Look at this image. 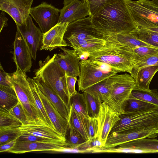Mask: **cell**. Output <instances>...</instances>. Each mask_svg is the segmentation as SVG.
Masks as SVG:
<instances>
[{"label":"cell","mask_w":158,"mask_h":158,"mask_svg":"<svg viewBox=\"0 0 158 158\" xmlns=\"http://www.w3.org/2000/svg\"><path fill=\"white\" fill-rule=\"evenodd\" d=\"M91 17L94 28L102 35L134 32L138 28L126 0H112Z\"/></svg>","instance_id":"6da1fadb"},{"label":"cell","mask_w":158,"mask_h":158,"mask_svg":"<svg viewBox=\"0 0 158 158\" xmlns=\"http://www.w3.org/2000/svg\"><path fill=\"white\" fill-rule=\"evenodd\" d=\"M39 67L34 71L35 80L40 81L56 93L70 110V97L67 87L66 74L56 61L54 55L39 61Z\"/></svg>","instance_id":"7a4b0ae2"},{"label":"cell","mask_w":158,"mask_h":158,"mask_svg":"<svg viewBox=\"0 0 158 158\" xmlns=\"http://www.w3.org/2000/svg\"><path fill=\"white\" fill-rule=\"evenodd\" d=\"M89 59L106 63L120 72L130 74L134 66L128 58L127 47L108 41L102 48L89 53Z\"/></svg>","instance_id":"3957f363"},{"label":"cell","mask_w":158,"mask_h":158,"mask_svg":"<svg viewBox=\"0 0 158 158\" xmlns=\"http://www.w3.org/2000/svg\"><path fill=\"white\" fill-rule=\"evenodd\" d=\"M120 119L110 133L158 129V108L135 112L123 113L120 114Z\"/></svg>","instance_id":"277c9868"},{"label":"cell","mask_w":158,"mask_h":158,"mask_svg":"<svg viewBox=\"0 0 158 158\" xmlns=\"http://www.w3.org/2000/svg\"><path fill=\"white\" fill-rule=\"evenodd\" d=\"M7 77L16 92L27 117L28 123L41 122L26 73L23 72L18 67H16V71L12 73H8Z\"/></svg>","instance_id":"5b68a950"},{"label":"cell","mask_w":158,"mask_h":158,"mask_svg":"<svg viewBox=\"0 0 158 158\" xmlns=\"http://www.w3.org/2000/svg\"><path fill=\"white\" fill-rule=\"evenodd\" d=\"M113 81L110 90V105L120 114L124 106L136 86L135 79L127 73L113 75Z\"/></svg>","instance_id":"8992f818"},{"label":"cell","mask_w":158,"mask_h":158,"mask_svg":"<svg viewBox=\"0 0 158 158\" xmlns=\"http://www.w3.org/2000/svg\"><path fill=\"white\" fill-rule=\"evenodd\" d=\"M79 78L77 80L79 91H84L91 86L118 72L102 70L93 61L89 59L81 60Z\"/></svg>","instance_id":"52a82bcc"},{"label":"cell","mask_w":158,"mask_h":158,"mask_svg":"<svg viewBox=\"0 0 158 158\" xmlns=\"http://www.w3.org/2000/svg\"><path fill=\"white\" fill-rule=\"evenodd\" d=\"M71 146L66 141L49 139L36 142L21 141L17 139L13 146L7 152L21 154L28 152L39 151H52L64 152Z\"/></svg>","instance_id":"ba28073f"},{"label":"cell","mask_w":158,"mask_h":158,"mask_svg":"<svg viewBox=\"0 0 158 158\" xmlns=\"http://www.w3.org/2000/svg\"><path fill=\"white\" fill-rule=\"evenodd\" d=\"M60 10L45 2L31 7L30 15L39 26L44 34L57 24Z\"/></svg>","instance_id":"9c48e42d"},{"label":"cell","mask_w":158,"mask_h":158,"mask_svg":"<svg viewBox=\"0 0 158 158\" xmlns=\"http://www.w3.org/2000/svg\"><path fill=\"white\" fill-rule=\"evenodd\" d=\"M120 113L113 106L105 102L102 103L97 118L98 121V137L102 148L116 123L120 119Z\"/></svg>","instance_id":"30bf717a"},{"label":"cell","mask_w":158,"mask_h":158,"mask_svg":"<svg viewBox=\"0 0 158 158\" xmlns=\"http://www.w3.org/2000/svg\"><path fill=\"white\" fill-rule=\"evenodd\" d=\"M93 37L103 38L102 35L94 28L91 17L89 16L69 23L64 38L69 42Z\"/></svg>","instance_id":"8fae6325"},{"label":"cell","mask_w":158,"mask_h":158,"mask_svg":"<svg viewBox=\"0 0 158 158\" xmlns=\"http://www.w3.org/2000/svg\"><path fill=\"white\" fill-rule=\"evenodd\" d=\"M126 0L132 18L138 28L158 27V13L141 5L137 1Z\"/></svg>","instance_id":"7c38bea8"},{"label":"cell","mask_w":158,"mask_h":158,"mask_svg":"<svg viewBox=\"0 0 158 158\" xmlns=\"http://www.w3.org/2000/svg\"><path fill=\"white\" fill-rule=\"evenodd\" d=\"M34 0H0V10L7 13L16 26L26 23Z\"/></svg>","instance_id":"4fadbf2b"},{"label":"cell","mask_w":158,"mask_h":158,"mask_svg":"<svg viewBox=\"0 0 158 158\" xmlns=\"http://www.w3.org/2000/svg\"><path fill=\"white\" fill-rule=\"evenodd\" d=\"M17 30L25 40L29 47L32 58L35 60L37 52L41 45L43 34L35 25L30 15L26 23L21 25H17Z\"/></svg>","instance_id":"5bb4252c"},{"label":"cell","mask_w":158,"mask_h":158,"mask_svg":"<svg viewBox=\"0 0 158 158\" xmlns=\"http://www.w3.org/2000/svg\"><path fill=\"white\" fill-rule=\"evenodd\" d=\"M158 135V129H149L138 131H121L110 133L109 135L104 146L109 148H115L121 144L138 139L155 138Z\"/></svg>","instance_id":"9a60e30c"},{"label":"cell","mask_w":158,"mask_h":158,"mask_svg":"<svg viewBox=\"0 0 158 158\" xmlns=\"http://www.w3.org/2000/svg\"><path fill=\"white\" fill-rule=\"evenodd\" d=\"M14 48L13 59L16 67L24 73L30 72L32 58L25 40L17 30L14 42Z\"/></svg>","instance_id":"2e32d148"},{"label":"cell","mask_w":158,"mask_h":158,"mask_svg":"<svg viewBox=\"0 0 158 158\" xmlns=\"http://www.w3.org/2000/svg\"><path fill=\"white\" fill-rule=\"evenodd\" d=\"M69 24L68 23H58L43 34L40 50L52 51L68 46L64 36Z\"/></svg>","instance_id":"e0dca14e"},{"label":"cell","mask_w":158,"mask_h":158,"mask_svg":"<svg viewBox=\"0 0 158 158\" xmlns=\"http://www.w3.org/2000/svg\"><path fill=\"white\" fill-rule=\"evenodd\" d=\"M63 52L54 54V59L68 76L77 77L80 74V57L75 50L62 47Z\"/></svg>","instance_id":"ac0fdd59"},{"label":"cell","mask_w":158,"mask_h":158,"mask_svg":"<svg viewBox=\"0 0 158 158\" xmlns=\"http://www.w3.org/2000/svg\"><path fill=\"white\" fill-rule=\"evenodd\" d=\"M89 15L88 6L85 0H74L60 9L57 24L64 23L69 24Z\"/></svg>","instance_id":"d6986e66"},{"label":"cell","mask_w":158,"mask_h":158,"mask_svg":"<svg viewBox=\"0 0 158 158\" xmlns=\"http://www.w3.org/2000/svg\"><path fill=\"white\" fill-rule=\"evenodd\" d=\"M36 85L39 97L51 121L57 131L66 138L69 122L61 115L51 102L40 90L36 83Z\"/></svg>","instance_id":"ffe728a7"},{"label":"cell","mask_w":158,"mask_h":158,"mask_svg":"<svg viewBox=\"0 0 158 158\" xmlns=\"http://www.w3.org/2000/svg\"><path fill=\"white\" fill-rule=\"evenodd\" d=\"M19 129L23 133L53 140L66 141L67 140L57 131L51 127L40 122L28 123L22 124Z\"/></svg>","instance_id":"44dd1931"},{"label":"cell","mask_w":158,"mask_h":158,"mask_svg":"<svg viewBox=\"0 0 158 158\" xmlns=\"http://www.w3.org/2000/svg\"><path fill=\"white\" fill-rule=\"evenodd\" d=\"M102 36L107 41L130 48L142 46L153 47L139 39L133 32L110 34Z\"/></svg>","instance_id":"7402d4cb"},{"label":"cell","mask_w":158,"mask_h":158,"mask_svg":"<svg viewBox=\"0 0 158 158\" xmlns=\"http://www.w3.org/2000/svg\"><path fill=\"white\" fill-rule=\"evenodd\" d=\"M35 81L40 90L51 102L61 115L69 122L70 110L61 99L45 83L39 80Z\"/></svg>","instance_id":"603a6c76"},{"label":"cell","mask_w":158,"mask_h":158,"mask_svg":"<svg viewBox=\"0 0 158 158\" xmlns=\"http://www.w3.org/2000/svg\"><path fill=\"white\" fill-rule=\"evenodd\" d=\"M69 42L70 46L77 53L85 52L89 54L104 47L107 41L102 38L93 37Z\"/></svg>","instance_id":"cb8c5ba5"},{"label":"cell","mask_w":158,"mask_h":158,"mask_svg":"<svg viewBox=\"0 0 158 158\" xmlns=\"http://www.w3.org/2000/svg\"><path fill=\"white\" fill-rule=\"evenodd\" d=\"M113 78L112 75L91 86L84 91L99 97L102 101L110 104V90Z\"/></svg>","instance_id":"d4e9b609"},{"label":"cell","mask_w":158,"mask_h":158,"mask_svg":"<svg viewBox=\"0 0 158 158\" xmlns=\"http://www.w3.org/2000/svg\"><path fill=\"white\" fill-rule=\"evenodd\" d=\"M158 71V65L148 66L139 69L134 77L135 81L136 86L142 89L150 90L151 81Z\"/></svg>","instance_id":"484cf974"},{"label":"cell","mask_w":158,"mask_h":158,"mask_svg":"<svg viewBox=\"0 0 158 158\" xmlns=\"http://www.w3.org/2000/svg\"><path fill=\"white\" fill-rule=\"evenodd\" d=\"M19 101L13 86L0 85V110L8 111Z\"/></svg>","instance_id":"4316f807"},{"label":"cell","mask_w":158,"mask_h":158,"mask_svg":"<svg viewBox=\"0 0 158 158\" xmlns=\"http://www.w3.org/2000/svg\"><path fill=\"white\" fill-rule=\"evenodd\" d=\"M120 148L148 150L158 153V140L145 138L132 140L117 146Z\"/></svg>","instance_id":"83f0119b"},{"label":"cell","mask_w":158,"mask_h":158,"mask_svg":"<svg viewBox=\"0 0 158 158\" xmlns=\"http://www.w3.org/2000/svg\"><path fill=\"white\" fill-rule=\"evenodd\" d=\"M27 80L33 95L40 121L41 123L55 129L48 117L40 98L37 91L35 80L29 77H27Z\"/></svg>","instance_id":"f1b7e54d"},{"label":"cell","mask_w":158,"mask_h":158,"mask_svg":"<svg viewBox=\"0 0 158 158\" xmlns=\"http://www.w3.org/2000/svg\"><path fill=\"white\" fill-rule=\"evenodd\" d=\"M157 108L158 107L156 105L138 99L131 94L124 106L122 113L135 112Z\"/></svg>","instance_id":"f546056e"},{"label":"cell","mask_w":158,"mask_h":158,"mask_svg":"<svg viewBox=\"0 0 158 158\" xmlns=\"http://www.w3.org/2000/svg\"><path fill=\"white\" fill-rule=\"evenodd\" d=\"M127 48L128 58L134 64L144 58L158 53V48H157L147 46Z\"/></svg>","instance_id":"4dcf8cb0"},{"label":"cell","mask_w":158,"mask_h":158,"mask_svg":"<svg viewBox=\"0 0 158 158\" xmlns=\"http://www.w3.org/2000/svg\"><path fill=\"white\" fill-rule=\"evenodd\" d=\"M21 124L0 127V146L17 139L23 132L19 129Z\"/></svg>","instance_id":"1f68e13d"},{"label":"cell","mask_w":158,"mask_h":158,"mask_svg":"<svg viewBox=\"0 0 158 158\" xmlns=\"http://www.w3.org/2000/svg\"><path fill=\"white\" fill-rule=\"evenodd\" d=\"M131 94L134 98L154 105L158 107V92L156 89L145 90L136 86L132 91Z\"/></svg>","instance_id":"d6a6232c"},{"label":"cell","mask_w":158,"mask_h":158,"mask_svg":"<svg viewBox=\"0 0 158 158\" xmlns=\"http://www.w3.org/2000/svg\"><path fill=\"white\" fill-rule=\"evenodd\" d=\"M83 94L86 102L89 117L98 118L102 100L99 97L95 96L85 91Z\"/></svg>","instance_id":"836d02e7"},{"label":"cell","mask_w":158,"mask_h":158,"mask_svg":"<svg viewBox=\"0 0 158 158\" xmlns=\"http://www.w3.org/2000/svg\"><path fill=\"white\" fill-rule=\"evenodd\" d=\"M70 103L75 111L83 118H88L86 102L83 94L78 92L70 98Z\"/></svg>","instance_id":"e575fe53"},{"label":"cell","mask_w":158,"mask_h":158,"mask_svg":"<svg viewBox=\"0 0 158 158\" xmlns=\"http://www.w3.org/2000/svg\"><path fill=\"white\" fill-rule=\"evenodd\" d=\"M133 33L140 40L153 47L158 48V32L139 28Z\"/></svg>","instance_id":"d590c367"},{"label":"cell","mask_w":158,"mask_h":158,"mask_svg":"<svg viewBox=\"0 0 158 158\" xmlns=\"http://www.w3.org/2000/svg\"><path fill=\"white\" fill-rule=\"evenodd\" d=\"M83 118L71 106L69 120L74 128L78 131L87 141L89 140L87 135Z\"/></svg>","instance_id":"8d00e7d4"},{"label":"cell","mask_w":158,"mask_h":158,"mask_svg":"<svg viewBox=\"0 0 158 158\" xmlns=\"http://www.w3.org/2000/svg\"><path fill=\"white\" fill-rule=\"evenodd\" d=\"M67 133H68V139L67 141L70 144V148L77 149L78 146L87 141L82 135L74 128L69 120Z\"/></svg>","instance_id":"74e56055"},{"label":"cell","mask_w":158,"mask_h":158,"mask_svg":"<svg viewBox=\"0 0 158 158\" xmlns=\"http://www.w3.org/2000/svg\"><path fill=\"white\" fill-rule=\"evenodd\" d=\"M83 120L89 140L97 137L98 129V118L89 117L84 118Z\"/></svg>","instance_id":"f35d334b"},{"label":"cell","mask_w":158,"mask_h":158,"mask_svg":"<svg viewBox=\"0 0 158 158\" xmlns=\"http://www.w3.org/2000/svg\"><path fill=\"white\" fill-rule=\"evenodd\" d=\"M134 67L130 74L133 78L137 72L145 67L158 65V53L142 59L134 63Z\"/></svg>","instance_id":"ab89813d"},{"label":"cell","mask_w":158,"mask_h":158,"mask_svg":"<svg viewBox=\"0 0 158 158\" xmlns=\"http://www.w3.org/2000/svg\"><path fill=\"white\" fill-rule=\"evenodd\" d=\"M15 124L22 125V123L9 111L0 110V127Z\"/></svg>","instance_id":"60d3db41"},{"label":"cell","mask_w":158,"mask_h":158,"mask_svg":"<svg viewBox=\"0 0 158 158\" xmlns=\"http://www.w3.org/2000/svg\"><path fill=\"white\" fill-rule=\"evenodd\" d=\"M112 0H85L89 12V16L92 17Z\"/></svg>","instance_id":"b9f144b4"},{"label":"cell","mask_w":158,"mask_h":158,"mask_svg":"<svg viewBox=\"0 0 158 158\" xmlns=\"http://www.w3.org/2000/svg\"><path fill=\"white\" fill-rule=\"evenodd\" d=\"M9 111L19 119L22 124H26L28 123L23 107L19 101L18 104Z\"/></svg>","instance_id":"7bdbcfd3"},{"label":"cell","mask_w":158,"mask_h":158,"mask_svg":"<svg viewBox=\"0 0 158 158\" xmlns=\"http://www.w3.org/2000/svg\"><path fill=\"white\" fill-rule=\"evenodd\" d=\"M103 152H125L135 153H151L150 151L140 149L120 148L115 147L114 148H104Z\"/></svg>","instance_id":"ee69618b"},{"label":"cell","mask_w":158,"mask_h":158,"mask_svg":"<svg viewBox=\"0 0 158 158\" xmlns=\"http://www.w3.org/2000/svg\"><path fill=\"white\" fill-rule=\"evenodd\" d=\"M77 77L67 75H66V83L67 87L70 97L77 93L75 86L77 81Z\"/></svg>","instance_id":"f6af8a7d"},{"label":"cell","mask_w":158,"mask_h":158,"mask_svg":"<svg viewBox=\"0 0 158 158\" xmlns=\"http://www.w3.org/2000/svg\"><path fill=\"white\" fill-rule=\"evenodd\" d=\"M17 139L21 141L28 142H36L50 139L26 133H23Z\"/></svg>","instance_id":"bcb514c9"},{"label":"cell","mask_w":158,"mask_h":158,"mask_svg":"<svg viewBox=\"0 0 158 158\" xmlns=\"http://www.w3.org/2000/svg\"><path fill=\"white\" fill-rule=\"evenodd\" d=\"M8 73L6 72L0 64V85L6 86L13 87L11 83L8 81L7 76Z\"/></svg>","instance_id":"7dc6e473"},{"label":"cell","mask_w":158,"mask_h":158,"mask_svg":"<svg viewBox=\"0 0 158 158\" xmlns=\"http://www.w3.org/2000/svg\"><path fill=\"white\" fill-rule=\"evenodd\" d=\"M137 2L141 5L158 13V6L149 0H138Z\"/></svg>","instance_id":"c3c4849f"},{"label":"cell","mask_w":158,"mask_h":158,"mask_svg":"<svg viewBox=\"0 0 158 158\" xmlns=\"http://www.w3.org/2000/svg\"><path fill=\"white\" fill-rule=\"evenodd\" d=\"M5 12L2 11L0 15V32L3 28L8 26V19L5 16Z\"/></svg>","instance_id":"681fc988"},{"label":"cell","mask_w":158,"mask_h":158,"mask_svg":"<svg viewBox=\"0 0 158 158\" xmlns=\"http://www.w3.org/2000/svg\"><path fill=\"white\" fill-rule=\"evenodd\" d=\"M15 139L10 142L0 146V152H7L9 149L13 146L16 140Z\"/></svg>","instance_id":"f907efd6"},{"label":"cell","mask_w":158,"mask_h":158,"mask_svg":"<svg viewBox=\"0 0 158 158\" xmlns=\"http://www.w3.org/2000/svg\"><path fill=\"white\" fill-rule=\"evenodd\" d=\"M73 0H64L63 3L64 4V6L68 4Z\"/></svg>","instance_id":"816d5d0a"},{"label":"cell","mask_w":158,"mask_h":158,"mask_svg":"<svg viewBox=\"0 0 158 158\" xmlns=\"http://www.w3.org/2000/svg\"><path fill=\"white\" fill-rule=\"evenodd\" d=\"M151 1L154 4L158 6V0H152Z\"/></svg>","instance_id":"f5cc1de1"},{"label":"cell","mask_w":158,"mask_h":158,"mask_svg":"<svg viewBox=\"0 0 158 158\" xmlns=\"http://www.w3.org/2000/svg\"></svg>","instance_id":"db71d44e"}]
</instances>
